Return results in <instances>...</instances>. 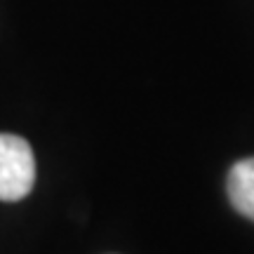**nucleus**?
Segmentation results:
<instances>
[{"mask_svg": "<svg viewBox=\"0 0 254 254\" xmlns=\"http://www.w3.org/2000/svg\"><path fill=\"white\" fill-rule=\"evenodd\" d=\"M36 184V158L26 139L0 134V200L17 202Z\"/></svg>", "mask_w": 254, "mask_h": 254, "instance_id": "1", "label": "nucleus"}, {"mask_svg": "<svg viewBox=\"0 0 254 254\" xmlns=\"http://www.w3.org/2000/svg\"><path fill=\"white\" fill-rule=\"evenodd\" d=\"M226 193L238 214L254 221V158H245L231 167Z\"/></svg>", "mask_w": 254, "mask_h": 254, "instance_id": "2", "label": "nucleus"}]
</instances>
